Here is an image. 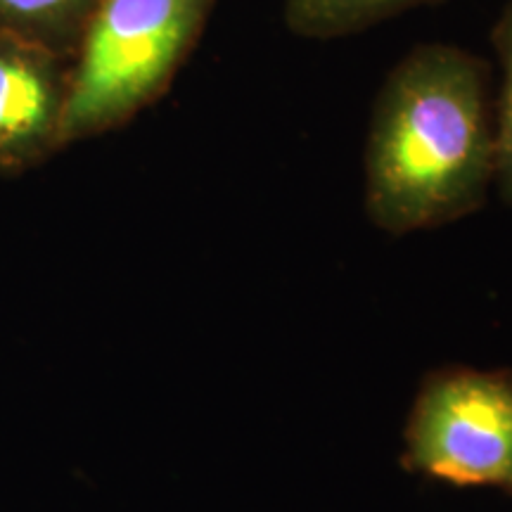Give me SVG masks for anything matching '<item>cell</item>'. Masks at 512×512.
<instances>
[{"mask_svg": "<svg viewBox=\"0 0 512 512\" xmlns=\"http://www.w3.org/2000/svg\"><path fill=\"white\" fill-rule=\"evenodd\" d=\"M491 64L453 43H420L377 91L363 150V207L411 235L463 221L494 188Z\"/></svg>", "mask_w": 512, "mask_h": 512, "instance_id": "obj_1", "label": "cell"}, {"mask_svg": "<svg viewBox=\"0 0 512 512\" xmlns=\"http://www.w3.org/2000/svg\"><path fill=\"white\" fill-rule=\"evenodd\" d=\"M72 60L0 31V174L17 176L64 147Z\"/></svg>", "mask_w": 512, "mask_h": 512, "instance_id": "obj_4", "label": "cell"}, {"mask_svg": "<svg viewBox=\"0 0 512 512\" xmlns=\"http://www.w3.org/2000/svg\"><path fill=\"white\" fill-rule=\"evenodd\" d=\"M216 0H102L72 60L64 147L126 126L169 91Z\"/></svg>", "mask_w": 512, "mask_h": 512, "instance_id": "obj_2", "label": "cell"}, {"mask_svg": "<svg viewBox=\"0 0 512 512\" xmlns=\"http://www.w3.org/2000/svg\"><path fill=\"white\" fill-rule=\"evenodd\" d=\"M437 3L441 0H283V17L294 36L332 41Z\"/></svg>", "mask_w": 512, "mask_h": 512, "instance_id": "obj_5", "label": "cell"}, {"mask_svg": "<svg viewBox=\"0 0 512 512\" xmlns=\"http://www.w3.org/2000/svg\"><path fill=\"white\" fill-rule=\"evenodd\" d=\"M102 0H0V31L41 43L74 60Z\"/></svg>", "mask_w": 512, "mask_h": 512, "instance_id": "obj_6", "label": "cell"}, {"mask_svg": "<svg viewBox=\"0 0 512 512\" xmlns=\"http://www.w3.org/2000/svg\"><path fill=\"white\" fill-rule=\"evenodd\" d=\"M408 475L512 498V368L427 370L403 425Z\"/></svg>", "mask_w": 512, "mask_h": 512, "instance_id": "obj_3", "label": "cell"}, {"mask_svg": "<svg viewBox=\"0 0 512 512\" xmlns=\"http://www.w3.org/2000/svg\"><path fill=\"white\" fill-rule=\"evenodd\" d=\"M489 41L498 67H501V88L494 98V188L505 207H512V0H508L496 15Z\"/></svg>", "mask_w": 512, "mask_h": 512, "instance_id": "obj_7", "label": "cell"}]
</instances>
